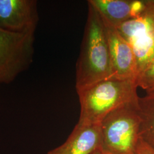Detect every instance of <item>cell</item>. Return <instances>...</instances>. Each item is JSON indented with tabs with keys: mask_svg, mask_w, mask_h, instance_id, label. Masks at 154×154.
<instances>
[{
	"mask_svg": "<svg viewBox=\"0 0 154 154\" xmlns=\"http://www.w3.org/2000/svg\"><path fill=\"white\" fill-rule=\"evenodd\" d=\"M0 84H1V83H0Z\"/></svg>",
	"mask_w": 154,
	"mask_h": 154,
	"instance_id": "obj_13",
	"label": "cell"
},
{
	"mask_svg": "<svg viewBox=\"0 0 154 154\" xmlns=\"http://www.w3.org/2000/svg\"><path fill=\"white\" fill-rule=\"evenodd\" d=\"M39 21L35 0H0V28L11 32L34 34Z\"/></svg>",
	"mask_w": 154,
	"mask_h": 154,
	"instance_id": "obj_6",
	"label": "cell"
},
{
	"mask_svg": "<svg viewBox=\"0 0 154 154\" xmlns=\"http://www.w3.org/2000/svg\"><path fill=\"white\" fill-rule=\"evenodd\" d=\"M138 88L136 80L110 78L77 89L81 105L78 122L100 124L113 110L138 101Z\"/></svg>",
	"mask_w": 154,
	"mask_h": 154,
	"instance_id": "obj_2",
	"label": "cell"
},
{
	"mask_svg": "<svg viewBox=\"0 0 154 154\" xmlns=\"http://www.w3.org/2000/svg\"><path fill=\"white\" fill-rule=\"evenodd\" d=\"M140 125L139 99L111 111L100 123L102 154H135L140 139Z\"/></svg>",
	"mask_w": 154,
	"mask_h": 154,
	"instance_id": "obj_3",
	"label": "cell"
},
{
	"mask_svg": "<svg viewBox=\"0 0 154 154\" xmlns=\"http://www.w3.org/2000/svg\"><path fill=\"white\" fill-rule=\"evenodd\" d=\"M47 154H103L100 124L78 122L65 142Z\"/></svg>",
	"mask_w": 154,
	"mask_h": 154,
	"instance_id": "obj_8",
	"label": "cell"
},
{
	"mask_svg": "<svg viewBox=\"0 0 154 154\" xmlns=\"http://www.w3.org/2000/svg\"><path fill=\"white\" fill-rule=\"evenodd\" d=\"M34 34L0 28V83L9 84L33 63Z\"/></svg>",
	"mask_w": 154,
	"mask_h": 154,
	"instance_id": "obj_4",
	"label": "cell"
},
{
	"mask_svg": "<svg viewBox=\"0 0 154 154\" xmlns=\"http://www.w3.org/2000/svg\"><path fill=\"white\" fill-rule=\"evenodd\" d=\"M110 78L111 64L105 25L98 12L88 4V20L77 61L76 89Z\"/></svg>",
	"mask_w": 154,
	"mask_h": 154,
	"instance_id": "obj_1",
	"label": "cell"
},
{
	"mask_svg": "<svg viewBox=\"0 0 154 154\" xmlns=\"http://www.w3.org/2000/svg\"><path fill=\"white\" fill-rule=\"evenodd\" d=\"M116 28L132 48L139 76L154 60V0L147 1L140 16Z\"/></svg>",
	"mask_w": 154,
	"mask_h": 154,
	"instance_id": "obj_5",
	"label": "cell"
},
{
	"mask_svg": "<svg viewBox=\"0 0 154 154\" xmlns=\"http://www.w3.org/2000/svg\"><path fill=\"white\" fill-rule=\"evenodd\" d=\"M134 154H154V147L140 139Z\"/></svg>",
	"mask_w": 154,
	"mask_h": 154,
	"instance_id": "obj_12",
	"label": "cell"
},
{
	"mask_svg": "<svg viewBox=\"0 0 154 154\" xmlns=\"http://www.w3.org/2000/svg\"><path fill=\"white\" fill-rule=\"evenodd\" d=\"M137 82L140 87L149 93L154 90V60L149 66L139 75Z\"/></svg>",
	"mask_w": 154,
	"mask_h": 154,
	"instance_id": "obj_11",
	"label": "cell"
},
{
	"mask_svg": "<svg viewBox=\"0 0 154 154\" xmlns=\"http://www.w3.org/2000/svg\"><path fill=\"white\" fill-rule=\"evenodd\" d=\"M147 1L89 0L88 4L98 12L104 22L115 28L140 16L144 11Z\"/></svg>",
	"mask_w": 154,
	"mask_h": 154,
	"instance_id": "obj_9",
	"label": "cell"
},
{
	"mask_svg": "<svg viewBox=\"0 0 154 154\" xmlns=\"http://www.w3.org/2000/svg\"><path fill=\"white\" fill-rule=\"evenodd\" d=\"M103 23L110 53L112 78L137 81V64L131 47L116 28Z\"/></svg>",
	"mask_w": 154,
	"mask_h": 154,
	"instance_id": "obj_7",
	"label": "cell"
},
{
	"mask_svg": "<svg viewBox=\"0 0 154 154\" xmlns=\"http://www.w3.org/2000/svg\"><path fill=\"white\" fill-rule=\"evenodd\" d=\"M140 138L154 147V90L139 98Z\"/></svg>",
	"mask_w": 154,
	"mask_h": 154,
	"instance_id": "obj_10",
	"label": "cell"
}]
</instances>
